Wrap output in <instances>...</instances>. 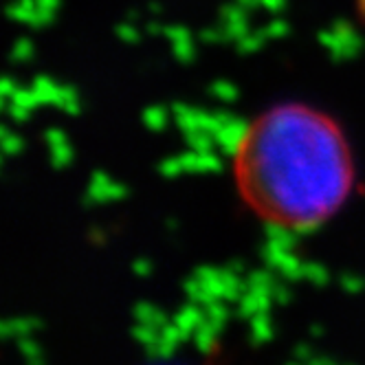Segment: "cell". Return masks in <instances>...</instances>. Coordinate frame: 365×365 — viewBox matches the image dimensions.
Instances as JSON below:
<instances>
[{"label":"cell","instance_id":"cell-14","mask_svg":"<svg viewBox=\"0 0 365 365\" xmlns=\"http://www.w3.org/2000/svg\"><path fill=\"white\" fill-rule=\"evenodd\" d=\"M304 264L306 262H302L297 255H293V251H286L275 273L286 282H297V279H304Z\"/></svg>","mask_w":365,"mask_h":365},{"label":"cell","instance_id":"cell-50","mask_svg":"<svg viewBox=\"0 0 365 365\" xmlns=\"http://www.w3.org/2000/svg\"><path fill=\"white\" fill-rule=\"evenodd\" d=\"M163 29H165V24H161V22H156V20H150L148 24H145V31L150 34V36H163Z\"/></svg>","mask_w":365,"mask_h":365},{"label":"cell","instance_id":"cell-1","mask_svg":"<svg viewBox=\"0 0 365 365\" xmlns=\"http://www.w3.org/2000/svg\"><path fill=\"white\" fill-rule=\"evenodd\" d=\"M245 198L299 236L317 231L350 194L348 145L326 115L297 103L264 113L236 159Z\"/></svg>","mask_w":365,"mask_h":365},{"label":"cell","instance_id":"cell-13","mask_svg":"<svg viewBox=\"0 0 365 365\" xmlns=\"http://www.w3.org/2000/svg\"><path fill=\"white\" fill-rule=\"evenodd\" d=\"M133 317H135V322H139V324H150V326H156V328H161L163 324H168L165 312H163L161 308H156L154 304H150V302H139V304H135V308H133Z\"/></svg>","mask_w":365,"mask_h":365},{"label":"cell","instance_id":"cell-53","mask_svg":"<svg viewBox=\"0 0 365 365\" xmlns=\"http://www.w3.org/2000/svg\"><path fill=\"white\" fill-rule=\"evenodd\" d=\"M38 3V7H44V9H58V5H60V0H36Z\"/></svg>","mask_w":365,"mask_h":365},{"label":"cell","instance_id":"cell-58","mask_svg":"<svg viewBox=\"0 0 365 365\" xmlns=\"http://www.w3.org/2000/svg\"><path fill=\"white\" fill-rule=\"evenodd\" d=\"M165 229H168V231H174V229H178V222L170 218V220H165Z\"/></svg>","mask_w":365,"mask_h":365},{"label":"cell","instance_id":"cell-42","mask_svg":"<svg viewBox=\"0 0 365 365\" xmlns=\"http://www.w3.org/2000/svg\"><path fill=\"white\" fill-rule=\"evenodd\" d=\"M271 295H273V302L275 304H289L291 302V291H289V284H286V279H282V282L277 279L275 282Z\"/></svg>","mask_w":365,"mask_h":365},{"label":"cell","instance_id":"cell-48","mask_svg":"<svg viewBox=\"0 0 365 365\" xmlns=\"http://www.w3.org/2000/svg\"><path fill=\"white\" fill-rule=\"evenodd\" d=\"M16 91H18V84L11 77H3V80H0V95H3V99H9Z\"/></svg>","mask_w":365,"mask_h":365},{"label":"cell","instance_id":"cell-33","mask_svg":"<svg viewBox=\"0 0 365 365\" xmlns=\"http://www.w3.org/2000/svg\"><path fill=\"white\" fill-rule=\"evenodd\" d=\"M220 22H249V9L240 3L236 5H225L220 9Z\"/></svg>","mask_w":365,"mask_h":365},{"label":"cell","instance_id":"cell-54","mask_svg":"<svg viewBox=\"0 0 365 365\" xmlns=\"http://www.w3.org/2000/svg\"><path fill=\"white\" fill-rule=\"evenodd\" d=\"M308 334H310V336H315V339H317V336H324V328H322L319 324H312V326L308 328Z\"/></svg>","mask_w":365,"mask_h":365},{"label":"cell","instance_id":"cell-40","mask_svg":"<svg viewBox=\"0 0 365 365\" xmlns=\"http://www.w3.org/2000/svg\"><path fill=\"white\" fill-rule=\"evenodd\" d=\"M198 38L202 42H207V44H222V42H227L225 40V31H222L220 24H218V27H207V29H202L198 34Z\"/></svg>","mask_w":365,"mask_h":365},{"label":"cell","instance_id":"cell-43","mask_svg":"<svg viewBox=\"0 0 365 365\" xmlns=\"http://www.w3.org/2000/svg\"><path fill=\"white\" fill-rule=\"evenodd\" d=\"M3 108L7 110V115H9V119H14V121H24L27 119V115H29V110L27 108H22V106H18V103H14V101H3Z\"/></svg>","mask_w":365,"mask_h":365},{"label":"cell","instance_id":"cell-36","mask_svg":"<svg viewBox=\"0 0 365 365\" xmlns=\"http://www.w3.org/2000/svg\"><path fill=\"white\" fill-rule=\"evenodd\" d=\"M220 27L225 31V40L227 42H238L242 36H247L249 29V22H220Z\"/></svg>","mask_w":365,"mask_h":365},{"label":"cell","instance_id":"cell-46","mask_svg":"<svg viewBox=\"0 0 365 365\" xmlns=\"http://www.w3.org/2000/svg\"><path fill=\"white\" fill-rule=\"evenodd\" d=\"M44 143H46V148L60 145V143H66V137L60 128H48V130H44Z\"/></svg>","mask_w":365,"mask_h":365},{"label":"cell","instance_id":"cell-15","mask_svg":"<svg viewBox=\"0 0 365 365\" xmlns=\"http://www.w3.org/2000/svg\"><path fill=\"white\" fill-rule=\"evenodd\" d=\"M172 119L176 121V125L182 130V135L185 133H192V130H196V108L194 106H187V103H172Z\"/></svg>","mask_w":365,"mask_h":365},{"label":"cell","instance_id":"cell-32","mask_svg":"<svg viewBox=\"0 0 365 365\" xmlns=\"http://www.w3.org/2000/svg\"><path fill=\"white\" fill-rule=\"evenodd\" d=\"M0 148H3L5 156H14L20 154L22 150V139L14 133H9L7 128H0Z\"/></svg>","mask_w":365,"mask_h":365},{"label":"cell","instance_id":"cell-5","mask_svg":"<svg viewBox=\"0 0 365 365\" xmlns=\"http://www.w3.org/2000/svg\"><path fill=\"white\" fill-rule=\"evenodd\" d=\"M163 36L170 40L172 44V56L180 62V64H190L196 58V46H194V38L192 34L180 27V24H168L163 29Z\"/></svg>","mask_w":365,"mask_h":365},{"label":"cell","instance_id":"cell-38","mask_svg":"<svg viewBox=\"0 0 365 365\" xmlns=\"http://www.w3.org/2000/svg\"><path fill=\"white\" fill-rule=\"evenodd\" d=\"M264 29V34H267V38L269 40H279V38H286L289 36V31H291V27H289V22L286 20H282V18H275V20H271L267 27H262Z\"/></svg>","mask_w":365,"mask_h":365},{"label":"cell","instance_id":"cell-47","mask_svg":"<svg viewBox=\"0 0 365 365\" xmlns=\"http://www.w3.org/2000/svg\"><path fill=\"white\" fill-rule=\"evenodd\" d=\"M133 273L137 277H148L152 273V264H150V259L145 257H137L135 262H133Z\"/></svg>","mask_w":365,"mask_h":365},{"label":"cell","instance_id":"cell-39","mask_svg":"<svg viewBox=\"0 0 365 365\" xmlns=\"http://www.w3.org/2000/svg\"><path fill=\"white\" fill-rule=\"evenodd\" d=\"M182 163H180V156H170V159H163L159 163V174L163 178H176L178 174H182Z\"/></svg>","mask_w":365,"mask_h":365},{"label":"cell","instance_id":"cell-51","mask_svg":"<svg viewBox=\"0 0 365 365\" xmlns=\"http://www.w3.org/2000/svg\"><path fill=\"white\" fill-rule=\"evenodd\" d=\"M336 361L332 359V356H326V354H315L310 359V363L308 365H334Z\"/></svg>","mask_w":365,"mask_h":365},{"label":"cell","instance_id":"cell-28","mask_svg":"<svg viewBox=\"0 0 365 365\" xmlns=\"http://www.w3.org/2000/svg\"><path fill=\"white\" fill-rule=\"evenodd\" d=\"M56 106L68 115H77L80 113V97H77L75 88L73 86H62L60 88V97H58V103Z\"/></svg>","mask_w":365,"mask_h":365},{"label":"cell","instance_id":"cell-24","mask_svg":"<svg viewBox=\"0 0 365 365\" xmlns=\"http://www.w3.org/2000/svg\"><path fill=\"white\" fill-rule=\"evenodd\" d=\"M133 339L135 341L141 346V348H145V346H152V344H156L161 339V328H156V326H150V324H135V328H133Z\"/></svg>","mask_w":365,"mask_h":365},{"label":"cell","instance_id":"cell-11","mask_svg":"<svg viewBox=\"0 0 365 365\" xmlns=\"http://www.w3.org/2000/svg\"><path fill=\"white\" fill-rule=\"evenodd\" d=\"M60 84H56L51 77L46 75H36L34 82H31V91L36 93L40 106H56L58 97H60Z\"/></svg>","mask_w":365,"mask_h":365},{"label":"cell","instance_id":"cell-26","mask_svg":"<svg viewBox=\"0 0 365 365\" xmlns=\"http://www.w3.org/2000/svg\"><path fill=\"white\" fill-rule=\"evenodd\" d=\"M71 161H73V150H71L68 141H66V143H60V145H51V148H48V163L53 165L56 170L66 168Z\"/></svg>","mask_w":365,"mask_h":365},{"label":"cell","instance_id":"cell-49","mask_svg":"<svg viewBox=\"0 0 365 365\" xmlns=\"http://www.w3.org/2000/svg\"><path fill=\"white\" fill-rule=\"evenodd\" d=\"M259 5H262L264 9H269V11H273V14H277V11L284 9L286 0H259Z\"/></svg>","mask_w":365,"mask_h":365},{"label":"cell","instance_id":"cell-22","mask_svg":"<svg viewBox=\"0 0 365 365\" xmlns=\"http://www.w3.org/2000/svg\"><path fill=\"white\" fill-rule=\"evenodd\" d=\"M182 293H185V297H187L190 302L200 304V306H205L207 302L216 299V297H212L210 293H207V289L202 286V282H200V279H196L194 275H192V277H187V279H185V284H182Z\"/></svg>","mask_w":365,"mask_h":365},{"label":"cell","instance_id":"cell-45","mask_svg":"<svg viewBox=\"0 0 365 365\" xmlns=\"http://www.w3.org/2000/svg\"><path fill=\"white\" fill-rule=\"evenodd\" d=\"M312 356H315V352H312L308 344H297L293 348V363H310Z\"/></svg>","mask_w":365,"mask_h":365},{"label":"cell","instance_id":"cell-27","mask_svg":"<svg viewBox=\"0 0 365 365\" xmlns=\"http://www.w3.org/2000/svg\"><path fill=\"white\" fill-rule=\"evenodd\" d=\"M34 53H36L34 42H31L29 38H18V40L14 42V46H11L9 58H11V62L22 64V62H29V60L34 58Z\"/></svg>","mask_w":365,"mask_h":365},{"label":"cell","instance_id":"cell-4","mask_svg":"<svg viewBox=\"0 0 365 365\" xmlns=\"http://www.w3.org/2000/svg\"><path fill=\"white\" fill-rule=\"evenodd\" d=\"M249 133H251V125L245 119H240V117H233L231 121L220 125V130L214 135L216 148L222 154L238 159V154L242 152V148H245V143L249 139Z\"/></svg>","mask_w":365,"mask_h":365},{"label":"cell","instance_id":"cell-3","mask_svg":"<svg viewBox=\"0 0 365 365\" xmlns=\"http://www.w3.org/2000/svg\"><path fill=\"white\" fill-rule=\"evenodd\" d=\"M125 194H128L125 185H121V182H115L106 172L95 170L91 174V180H88V185H86L82 202H84V207H95V205H101V202L121 200Z\"/></svg>","mask_w":365,"mask_h":365},{"label":"cell","instance_id":"cell-23","mask_svg":"<svg viewBox=\"0 0 365 365\" xmlns=\"http://www.w3.org/2000/svg\"><path fill=\"white\" fill-rule=\"evenodd\" d=\"M178 350V346H174V344H168V341H163V339H159L156 344H152V346H145L143 348V352H145V359L148 361H152V363H165V361H170L172 356H174V352Z\"/></svg>","mask_w":365,"mask_h":365},{"label":"cell","instance_id":"cell-31","mask_svg":"<svg viewBox=\"0 0 365 365\" xmlns=\"http://www.w3.org/2000/svg\"><path fill=\"white\" fill-rule=\"evenodd\" d=\"M222 170V161L220 156L210 150V152H198V172L202 174H218Z\"/></svg>","mask_w":365,"mask_h":365},{"label":"cell","instance_id":"cell-12","mask_svg":"<svg viewBox=\"0 0 365 365\" xmlns=\"http://www.w3.org/2000/svg\"><path fill=\"white\" fill-rule=\"evenodd\" d=\"M218 334L220 330L210 324V322H202L196 330H194V346L200 354L210 356L216 352V344H218Z\"/></svg>","mask_w":365,"mask_h":365},{"label":"cell","instance_id":"cell-55","mask_svg":"<svg viewBox=\"0 0 365 365\" xmlns=\"http://www.w3.org/2000/svg\"><path fill=\"white\" fill-rule=\"evenodd\" d=\"M88 238H91V240H95V242L99 245V242H103V238H106V236H103V233H101V231H97V229H91V231H88Z\"/></svg>","mask_w":365,"mask_h":365},{"label":"cell","instance_id":"cell-16","mask_svg":"<svg viewBox=\"0 0 365 365\" xmlns=\"http://www.w3.org/2000/svg\"><path fill=\"white\" fill-rule=\"evenodd\" d=\"M275 271H271L269 267L267 269H255V271H249L245 275V282L249 289H257V291H273V286L277 282V277L273 275Z\"/></svg>","mask_w":365,"mask_h":365},{"label":"cell","instance_id":"cell-59","mask_svg":"<svg viewBox=\"0 0 365 365\" xmlns=\"http://www.w3.org/2000/svg\"><path fill=\"white\" fill-rule=\"evenodd\" d=\"M361 9H363V14H365V0H361Z\"/></svg>","mask_w":365,"mask_h":365},{"label":"cell","instance_id":"cell-44","mask_svg":"<svg viewBox=\"0 0 365 365\" xmlns=\"http://www.w3.org/2000/svg\"><path fill=\"white\" fill-rule=\"evenodd\" d=\"M180 163H182V170L185 172H198V152L196 150H190L185 154H180Z\"/></svg>","mask_w":365,"mask_h":365},{"label":"cell","instance_id":"cell-29","mask_svg":"<svg viewBox=\"0 0 365 365\" xmlns=\"http://www.w3.org/2000/svg\"><path fill=\"white\" fill-rule=\"evenodd\" d=\"M210 93H212L218 101H222V103H233V101L238 99V88H236V84H231V82H227V80H216V82H212Z\"/></svg>","mask_w":365,"mask_h":365},{"label":"cell","instance_id":"cell-18","mask_svg":"<svg viewBox=\"0 0 365 365\" xmlns=\"http://www.w3.org/2000/svg\"><path fill=\"white\" fill-rule=\"evenodd\" d=\"M267 40H269V38H267L264 29H255V31H249L247 36H242V38L236 42V48H238V53H240V56H251V53H257V51L264 46Z\"/></svg>","mask_w":365,"mask_h":365},{"label":"cell","instance_id":"cell-56","mask_svg":"<svg viewBox=\"0 0 365 365\" xmlns=\"http://www.w3.org/2000/svg\"><path fill=\"white\" fill-rule=\"evenodd\" d=\"M148 11H150L152 16H161L163 7H161V5H156V3H150V5H148Z\"/></svg>","mask_w":365,"mask_h":365},{"label":"cell","instance_id":"cell-37","mask_svg":"<svg viewBox=\"0 0 365 365\" xmlns=\"http://www.w3.org/2000/svg\"><path fill=\"white\" fill-rule=\"evenodd\" d=\"M3 101H7V99H3ZM9 101H14V103H18V106H22V108H27V110H34L36 106H40V101H38V97H36V93L29 88H18L11 97H9Z\"/></svg>","mask_w":365,"mask_h":365},{"label":"cell","instance_id":"cell-7","mask_svg":"<svg viewBox=\"0 0 365 365\" xmlns=\"http://www.w3.org/2000/svg\"><path fill=\"white\" fill-rule=\"evenodd\" d=\"M264 238L267 242L279 247V249H286V251H293L295 245H297V238H299V233L295 227L291 225H286L282 220H273V218H267L264 222Z\"/></svg>","mask_w":365,"mask_h":365},{"label":"cell","instance_id":"cell-17","mask_svg":"<svg viewBox=\"0 0 365 365\" xmlns=\"http://www.w3.org/2000/svg\"><path fill=\"white\" fill-rule=\"evenodd\" d=\"M170 115L163 106H148L143 113H141V121L148 130H152V133H159V130H163L170 121Z\"/></svg>","mask_w":365,"mask_h":365},{"label":"cell","instance_id":"cell-19","mask_svg":"<svg viewBox=\"0 0 365 365\" xmlns=\"http://www.w3.org/2000/svg\"><path fill=\"white\" fill-rule=\"evenodd\" d=\"M36 9H38V3H36V0H14V3L7 7V18H9V20H16V22L29 24Z\"/></svg>","mask_w":365,"mask_h":365},{"label":"cell","instance_id":"cell-30","mask_svg":"<svg viewBox=\"0 0 365 365\" xmlns=\"http://www.w3.org/2000/svg\"><path fill=\"white\" fill-rule=\"evenodd\" d=\"M304 279H308L315 286H326L330 282V273L324 264H315V262H306L304 264Z\"/></svg>","mask_w":365,"mask_h":365},{"label":"cell","instance_id":"cell-8","mask_svg":"<svg viewBox=\"0 0 365 365\" xmlns=\"http://www.w3.org/2000/svg\"><path fill=\"white\" fill-rule=\"evenodd\" d=\"M172 322H174L176 328L180 330L182 341H190V339H194V330L205 322V310H202L200 304L190 302L187 306H182V308L176 312Z\"/></svg>","mask_w":365,"mask_h":365},{"label":"cell","instance_id":"cell-57","mask_svg":"<svg viewBox=\"0 0 365 365\" xmlns=\"http://www.w3.org/2000/svg\"><path fill=\"white\" fill-rule=\"evenodd\" d=\"M139 18H141V14L135 11V9H133V11H128V16H125V20H130V22H137Z\"/></svg>","mask_w":365,"mask_h":365},{"label":"cell","instance_id":"cell-52","mask_svg":"<svg viewBox=\"0 0 365 365\" xmlns=\"http://www.w3.org/2000/svg\"><path fill=\"white\" fill-rule=\"evenodd\" d=\"M227 269H231L233 273H238V275H242V277L247 275V267L240 262V259H231V262L227 264Z\"/></svg>","mask_w":365,"mask_h":365},{"label":"cell","instance_id":"cell-34","mask_svg":"<svg viewBox=\"0 0 365 365\" xmlns=\"http://www.w3.org/2000/svg\"><path fill=\"white\" fill-rule=\"evenodd\" d=\"M115 34H117V38H119V40H123L125 44H137V42L141 40V31H139V27H137L135 22H130V20H125V22L117 24V27H115Z\"/></svg>","mask_w":365,"mask_h":365},{"label":"cell","instance_id":"cell-10","mask_svg":"<svg viewBox=\"0 0 365 365\" xmlns=\"http://www.w3.org/2000/svg\"><path fill=\"white\" fill-rule=\"evenodd\" d=\"M40 328V322L34 317H11L0 324V336L5 339H22L29 336Z\"/></svg>","mask_w":365,"mask_h":365},{"label":"cell","instance_id":"cell-6","mask_svg":"<svg viewBox=\"0 0 365 365\" xmlns=\"http://www.w3.org/2000/svg\"><path fill=\"white\" fill-rule=\"evenodd\" d=\"M236 304H238V317L251 319L253 315H257V312H269L275 302H273V295L269 291L247 289Z\"/></svg>","mask_w":365,"mask_h":365},{"label":"cell","instance_id":"cell-21","mask_svg":"<svg viewBox=\"0 0 365 365\" xmlns=\"http://www.w3.org/2000/svg\"><path fill=\"white\" fill-rule=\"evenodd\" d=\"M185 143L190 150H196V152H210L216 148L214 135L207 133V130H192V133H185Z\"/></svg>","mask_w":365,"mask_h":365},{"label":"cell","instance_id":"cell-9","mask_svg":"<svg viewBox=\"0 0 365 365\" xmlns=\"http://www.w3.org/2000/svg\"><path fill=\"white\" fill-rule=\"evenodd\" d=\"M273 339V324L269 312H257L249 319V341L251 346H264Z\"/></svg>","mask_w":365,"mask_h":365},{"label":"cell","instance_id":"cell-2","mask_svg":"<svg viewBox=\"0 0 365 365\" xmlns=\"http://www.w3.org/2000/svg\"><path fill=\"white\" fill-rule=\"evenodd\" d=\"M317 40L336 62L356 58L363 48V38L348 20H334L328 29L319 31Z\"/></svg>","mask_w":365,"mask_h":365},{"label":"cell","instance_id":"cell-25","mask_svg":"<svg viewBox=\"0 0 365 365\" xmlns=\"http://www.w3.org/2000/svg\"><path fill=\"white\" fill-rule=\"evenodd\" d=\"M16 344H18V354L29 365H40L42 363V350H40V346L34 341V339L22 336V339H16Z\"/></svg>","mask_w":365,"mask_h":365},{"label":"cell","instance_id":"cell-41","mask_svg":"<svg viewBox=\"0 0 365 365\" xmlns=\"http://www.w3.org/2000/svg\"><path fill=\"white\" fill-rule=\"evenodd\" d=\"M161 339H163V341H168V344H174V346L182 344V334H180V330L176 328L174 322H168V324L161 326Z\"/></svg>","mask_w":365,"mask_h":365},{"label":"cell","instance_id":"cell-35","mask_svg":"<svg viewBox=\"0 0 365 365\" xmlns=\"http://www.w3.org/2000/svg\"><path fill=\"white\" fill-rule=\"evenodd\" d=\"M339 286H341V291L348 295H359L365 289V279L354 273H344L339 277Z\"/></svg>","mask_w":365,"mask_h":365},{"label":"cell","instance_id":"cell-20","mask_svg":"<svg viewBox=\"0 0 365 365\" xmlns=\"http://www.w3.org/2000/svg\"><path fill=\"white\" fill-rule=\"evenodd\" d=\"M202 310H205V322H210L218 330H222V326L229 319V310L225 306V299H212V302H207L202 306Z\"/></svg>","mask_w":365,"mask_h":365}]
</instances>
